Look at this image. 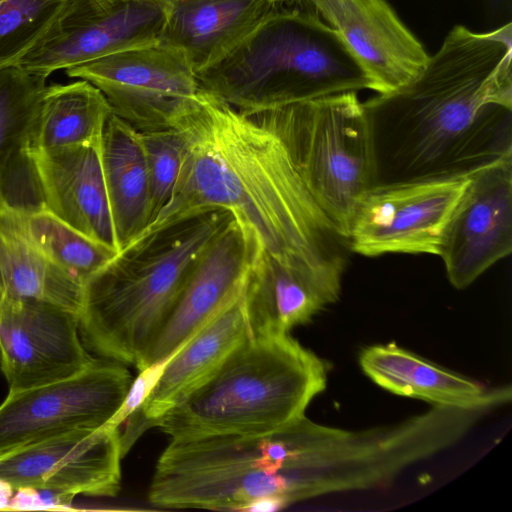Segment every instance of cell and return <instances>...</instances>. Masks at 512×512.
Listing matches in <instances>:
<instances>
[{"label": "cell", "instance_id": "obj_18", "mask_svg": "<svg viewBox=\"0 0 512 512\" xmlns=\"http://www.w3.org/2000/svg\"><path fill=\"white\" fill-rule=\"evenodd\" d=\"M290 1L166 0L159 42L182 50L196 74L222 58Z\"/></svg>", "mask_w": 512, "mask_h": 512}, {"label": "cell", "instance_id": "obj_3", "mask_svg": "<svg viewBox=\"0 0 512 512\" xmlns=\"http://www.w3.org/2000/svg\"><path fill=\"white\" fill-rule=\"evenodd\" d=\"M232 219L225 210L202 212L122 247L83 284L78 319L85 346L136 367L201 256Z\"/></svg>", "mask_w": 512, "mask_h": 512}, {"label": "cell", "instance_id": "obj_16", "mask_svg": "<svg viewBox=\"0 0 512 512\" xmlns=\"http://www.w3.org/2000/svg\"><path fill=\"white\" fill-rule=\"evenodd\" d=\"M343 39L378 94L415 78L429 56L385 0H308Z\"/></svg>", "mask_w": 512, "mask_h": 512}, {"label": "cell", "instance_id": "obj_12", "mask_svg": "<svg viewBox=\"0 0 512 512\" xmlns=\"http://www.w3.org/2000/svg\"><path fill=\"white\" fill-rule=\"evenodd\" d=\"M119 427L105 424L61 434L0 458V482L75 497L116 496L123 458Z\"/></svg>", "mask_w": 512, "mask_h": 512}, {"label": "cell", "instance_id": "obj_6", "mask_svg": "<svg viewBox=\"0 0 512 512\" xmlns=\"http://www.w3.org/2000/svg\"><path fill=\"white\" fill-rule=\"evenodd\" d=\"M246 115L276 133L316 203L348 239L359 199L376 184L372 131L357 92Z\"/></svg>", "mask_w": 512, "mask_h": 512}, {"label": "cell", "instance_id": "obj_28", "mask_svg": "<svg viewBox=\"0 0 512 512\" xmlns=\"http://www.w3.org/2000/svg\"><path fill=\"white\" fill-rule=\"evenodd\" d=\"M169 357L140 370L139 375L133 379L120 407L106 424L120 427L131 414L141 407L161 377Z\"/></svg>", "mask_w": 512, "mask_h": 512}, {"label": "cell", "instance_id": "obj_17", "mask_svg": "<svg viewBox=\"0 0 512 512\" xmlns=\"http://www.w3.org/2000/svg\"><path fill=\"white\" fill-rule=\"evenodd\" d=\"M359 364L381 388L432 406L490 411L511 400V387L483 384L433 363L391 342L362 349Z\"/></svg>", "mask_w": 512, "mask_h": 512}, {"label": "cell", "instance_id": "obj_25", "mask_svg": "<svg viewBox=\"0 0 512 512\" xmlns=\"http://www.w3.org/2000/svg\"><path fill=\"white\" fill-rule=\"evenodd\" d=\"M9 207L24 237L51 263L82 284L117 253L40 205Z\"/></svg>", "mask_w": 512, "mask_h": 512}, {"label": "cell", "instance_id": "obj_23", "mask_svg": "<svg viewBox=\"0 0 512 512\" xmlns=\"http://www.w3.org/2000/svg\"><path fill=\"white\" fill-rule=\"evenodd\" d=\"M111 107L88 81L46 86L28 148L100 145Z\"/></svg>", "mask_w": 512, "mask_h": 512}, {"label": "cell", "instance_id": "obj_9", "mask_svg": "<svg viewBox=\"0 0 512 512\" xmlns=\"http://www.w3.org/2000/svg\"><path fill=\"white\" fill-rule=\"evenodd\" d=\"M470 174L375 184L355 207L350 250L367 257L390 253L438 256L445 228Z\"/></svg>", "mask_w": 512, "mask_h": 512}, {"label": "cell", "instance_id": "obj_11", "mask_svg": "<svg viewBox=\"0 0 512 512\" xmlns=\"http://www.w3.org/2000/svg\"><path fill=\"white\" fill-rule=\"evenodd\" d=\"M96 359L87 351L78 314L0 292V371L9 391L68 378Z\"/></svg>", "mask_w": 512, "mask_h": 512}, {"label": "cell", "instance_id": "obj_27", "mask_svg": "<svg viewBox=\"0 0 512 512\" xmlns=\"http://www.w3.org/2000/svg\"><path fill=\"white\" fill-rule=\"evenodd\" d=\"M150 180V224L170 200L188 149L181 127L141 133ZM147 229V228H146Z\"/></svg>", "mask_w": 512, "mask_h": 512}, {"label": "cell", "instance_id": "obj_24", "mask_svg": "<svg viewBox=\"0 0 512 512\" xmlns=\"http://www.w3.org/2000/svg\"><path fill=\"white\" fill-rule=\"evenodd\" d=\"M46 79L18 66L0 70V209L9 204L12 176L27 168L25 150L37 121Z\"/></svg>", "mask_w": 512, "mask_h": 512}, {"label": "cell", "instance_id": "obj_26", "mask_svg": "<svg viewBox=\"0 0 512 512\" xmlns=\"http://www.w3.org/2000/svg\"><path fill=\"white\" fill-rule=\"evenodd\" d=\"M75 0H0V70L16 66Z\"/></svg>", "mask_w": 512, "mask_h": 512}, {"label": "cell", "instance_id": "obj_20", "mask_svg": "<svg viewBox=\"0 0 512 512\" xmlns=\"http://www.w3.org/2000/svg\"><path fill=\"white\" fill-rule=\"evenodd\" d=\"M339 296L340 292L321 282L255 254L242 290L249 336L289 334Z\"/></svg>", "mask_w": 512, "mask_h": 512}, {"label": "cell", "instance_id": "obj_4", "mask_svg": "<svg viewBox=\"0 0 512 512\" xmlns=\"http://www.w3.org/2000/svg\"><path fill=\"white\" fill-rule=\"evenodd\" d=\"M196 79L201 91L243 114L373 90L364 68L308 0L283 4Z\"/></svg>", "mask_w": 512, "mask_h": 512}, {"label": "cell", "instance_id": "obj_22", "mask_svg": "<svg viewBox=\"0 0 512 512\" xmlns=\"http://www.w3.org/2000/svg\"><path fill=\"white\" fill-rule=\"evenodd\" d=\"M0 286L11 297L49 302L77 314L82 303L83 284L24 237L9 206L0 209Z\"/></svg>", "mask_w": 512, "mask_h": 512}, {"label": "cell", "instance_id": "obj_30", "mask_svg": "<svg viewBox=\"0 0 512 512\" xmlns=\"http://www.w3.org/2000/svg\"><path fill=\"white\" fill-rule=\"evenodd\" d=\"M0 292H1V286H0Z\"/></svg>", "mask_w": 512, "mask_h": 512}, {"label": "cell", "instance_id": "obj_8", "mask_svg": "<svg viewBox=\"0 0 512 512\" xmlns=\"http://www.w3.org/2000/svg\"><path fill=\"white\" fill-rule=\"evenodd\" d=\"M132 381L122 363L96 360L68 378L9 391L0 404V458L61 434L105 425Z\"/></svg>", "mask_w": 512, "mask_h": 512}, {"label": "cell", "instance_id": "obj_14", "mask_svg": "<svg viewBox=\"0 0 512 512\" xmlns=\"http://www.w3.org/2000/svg\"><path fill=\"white\" fill-rule=\"evenodd\" d=\"M255 253L253 240L232 219L201 256L136 368L167 359L240 294Z\"/></svg>", "mask_w": 512, "mask_h": 512}, {"label": "cell", "instance_id": "obj_5", "mask_svg": "<svg viewBox=\"0 0 512 512\" xmlns=\"http://www.w3.org/2000/svg\"><path fill=\"white\" fill-rule=\"evenodd\" d=\"M329 369L290 334L248 336L152 427L171 440L272 431L305 415Z\"/></svg>", "mask_w": 512, "mask_h": 512}, {"label": "cell", "instance_id": "obj_1", "mask_svg": "<svg viewBox=\"0 0 512 512\" xmlns=\"http://www.w3.org/2000/svg\"><path fill=\"white\" fill-rule=\"evenodd\" d=\"M178 127L187 136L186 158L170 200L143 233L225 210L256 254L341 292L349 241L316 203L276 133L201 90Z\"/></svg>", "mask_w": 512, "mask_h": 512}, {"label": "cell", "instance_id": "obj_21", "mask_svg": "<svg viewBox=\"0 0 512 512\" xmlns=\"http://www.w3.org/2000/svg\"><path fill=\"white\" fill-rule=\"evenodd\" d=\"M101 159L120 250L150 225V180L141 133L112 114L102 134Z\"/></svg>", "mask_w": 512, "mask_h": 512}, {"label": "cell", "instance_id": "obj_29", "mask_svg": "<svg viewBox=\"0 0 512 512\" xmlns=\"http://www.w3.org/2000/svg\"><path fill=\"white\" fill-rule=\"evenodd\" d=\"M282 502L273 498H261L250 503L243 511L270 512L284 508Z\"/></svg>", "mask_w": 512, "mask_h": 512}, {"label": "cell", "instance_id": "obj_7", "mask_svg": "<svg viewBox=\"0 0 512 512\" xmlns=\"http://www.w3.org/2000/svg\"><path fill=\"white\" fill-rule=\"evenodd\" d=\"M65 73L98 88L112 114L140 133L178 127L200 97L185 53L161 42L111 54Z\"/></svg>", "mask_w": 512, "mask_h": 512}, {"label": "cell", "instance_id": "obj_15", "mask_svg": "<svg viewBox=\"0 0 512 512\" xmlns=\"http://www.w3.org/2000/svg\"><path fill=\"white\" fill-rule=\"evenodd\" d=\"M39 205L118 252L100 145L25 150Z\"/></svg>", "mask_w": 512, "mask_h": 512}, {"label": "cell", "instance_id": "obj_31", "mask_svg": "<svg viewBox=\"0 0 512 512\" xmlns=\"http://www.w3.org/2000/svg\"><path fill=\"white\" fill-rule=\"evenodd\" d=\"M284 1H290V0H284Z\"/></svg>", "mask_w": 512, "mask_h": 512}, {"label": "cell", "instance_id": "obj_19", "mask_svg": "<svg viewBox=\"0 0 512 512\" xmlns=\"http://www.w3.org/2000/svg\"><path fill=\"white\" fill-rule=\"evenodd\" d=\"M248 336L241 291L169 357L148 397L129 417L141 432L151 428L156 419L201 384Z\"/></svg>", "mask_w": 512, "mask_h": 512}, {"label": "cell", "instance_id": "obj_2", "mask_svg": "<svg viewBox=\"0 0 512 512\" xmlns=\"http://www.w3.org/2000/svg\"><path fill=\"white\" fill-rule=\"evenodd\" d=\"M512 27L457 25L404 86L363 102L376 184L470 174L512 155Z\"/></svg>", "mask_w": 512, "mask_h": 512}, {"label": "cell", "instance_id": "obj_10", "mask_svg": "<svg viewBox=\"0 0 512 512\" xmlns=\"http://www.w3.org/2000/svg\"><path fill=\"white\" fill-rule=\"evenodd\" d=\"M166 0H75L19 68L51 73L159 42Z\"/></svg>", "mask_w": 512, "mask_h": 512}, {"label": "cell", "instance_id": "obj_13", "mask_svg": "<svg viewBox=\"0 0 512 512\" xmlns=\"http://www.w3.org/2000/svg\"><path fill=\"white\" fill-rule=\"evenodd\" d=\"M512 251V155L469 176L445 228L439 257L447 278L465 289Z\"/></svg>", "mask_w": 512, "mask_h": 512}]
</instances>
